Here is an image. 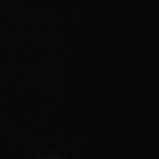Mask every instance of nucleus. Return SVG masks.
I'll return each mask as SVG.
<instances>
[]
</instances>
